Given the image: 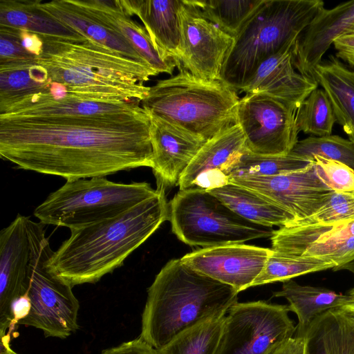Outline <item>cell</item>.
<instances>
[{"mask_svg":"<svg viewBox=\"0 0 354 354\" xmlns=\"http://www.w3.org/2000/svg\"><path fill=\"white\" fill-rule=\"evenodd\" d=\"M150 115L0 117V156L18 168L66 180L152 167Z\"/></svg>","mask_w":354,"mask_h":354,"instance_id":"6da1fadb","label":"cell"},{"mask_svg":"<svg viewBox=\"0 0 354 354\" xmlns=\"http://www.w3.org/2000/svg\"><path fill=\"white\" fill-rule=\"evenodd\" d=\"M114 218L71 230L53 252L49 264L71 286L95 283L121 266L166 220L169 204L164 187Z\"/></svg>","mask_w":354,"mask_h":354,"instance_id":"7a4b0ae2","label":"cell"},{"mask_svg":"<svg viewBox=\"0 0 354 354\" xmlns=\"http://www.w3.org/2000/svg\"><path fill=\"white\" fill-rule=\"evenodd\" d=\"M44 47L37 63L52 82L81 98L139 101L149 86L144 82L158 73L148 66L84 36L40 35Z\"/></svg>","mask_w":354,"mask_h":354,"instance_id":"3957f363","label":"cell"},{"mask_svg":"<svg viewBox=\"0 0 354 354\" xmlns=\"http://www.w3.org/2000/svg\"><path fill=\"white\" fill-rule=\"evenodd\" d=\"M232 286L183 263L168 261L147 290L140 337L157 350L184 330L210 317L227 314L238 302Z\"/></svg>","mask_w":354,"mask_h":354,"instance_id":"277c9868","label":"cell"},{"mask_svg":"<svg viewBox=\"0 0 354 354\" xmlns=\"http://www.w3.org/2000/svg\"><path fill=\"white\" fill-rule=\"evenodd\" d=\"M323 8L322 0H264L234 38L220 80L240 91L260 64L297 39Z\"/></svg>","mask_w":354,"mask_h":354,"instance_id":"5b68a950","label":"cell"},{"mask_svg":"<svg viewBox=\"0 0 354 354\" xmlns=\"http://www.w3.org/2000/svg\"><path fill=\"white\" fill-rule=\"evenodd\" d=\"M150 86L142 106L151 115L208 141L236 124L239 97L221 80L199 79L183 68Z\"/></svg>","mask_w":354,"mask_h":354,"instance_id":"8992f818","label":"cell"},{"mask_svg":"<svg viewBox=\"0 0 354 354\" xmlns=\"http://www.w3.org/2000/svg\"><path fill=\"white\" fill-rule=\"evenodd\" d=\"M157 192L147 182L115 183L106 177L68 180L33 214L44 225L71 230L118 216Z\"/></svg>","mask_w":354,"mask_h":354,"instance_id":"52a82bcc","label":"cell"},{"mask_svg":"<svg viewBox=\"0 0 354 354\" xmlns=\"http://www.w3.org/2000/svg\"><path fill=\"white\" fill-rule=\"evenodd\" d=\"M174 234L192 246L209 248L271 237L274 230L252 223L203 189L179 192L169 204Z\"/></svg>","mask_w":354,"mask_h":354,"instance_id":"ba28073f","label":"cell"},{"mask_svg":"<svg viewBox=\"0 0 354 354\" xmlns=\"http://www.w3.org/2000/svg\"><path fill=\"white\" fill-rule=\"evenodd\" d=\"M31 242L28 315L18 324L41 329L46 337L65 339L78 328L80 304L69 283L58 276L49 262L53 254L45 236L44 224L29 218Z\"/></svg>","mask_w":354,"mask_h":354,"instance_id":"9c48e42d","label":"cell"},{"mask_svg":"<svg viewBox=\"0 0 354 354\" xmlns=\"http://www.w3.org/2000/svg\"><path fill=\"white\" fill-rule=\"evenodd\" d=\"M290 311L288 305L267 301L236 302L225 315L216 354H266L295 335Z\"/></svg>","mask_w":354,"mask_h":354,"instance_id":"30bf717a","label":"cell"},{"mask_svg":"<svg viewBox=\"0 0 354 354\" xmlns=\"http://www.w3.org/2000/svg\"><path fill=\"white\" fill-rule=\"evenodd\" d=\"M296 111L263 94H245L239 99L236 122L248 151L263 156L288 154L298 142Z\"/></svg>","mask_w":354,"mask_h":354,"instance_id":"8fae6325","label":"cell"},{"mask_svg":"<svg viewBox=\"0 0 354 354\" xmlns=\"http://www.w3.org/2000/svg\"><path fill=\"white\" fill-rule=\"evenodd\" d=\"M180 18L181 68L199 79L220 80L234 38L205 19L191 0H183Z\"/></svg>","mask_w":354,"mask_h":354,"instance_id":"7c38bea8","label":"cell"},{"mask_svg":"<svg viewBox=\"0 0 354 354\" xmlns=\"http://www.w3.org/2000/svg\"><path fill=\"white\" fill-rule=\"evenodd\" d=\"M230 183L252 189L283 208L295 217L294 222L314 214L334 192L318 176L313 162L298 171L239 177Z\"/></svg>","mask_w":354,"mask_h":354,"instance_id":"4fadbf2b","label":"cell"},{"mask_svg":"<svg viewBox=\"0 0 354 354\" xmlns=\"http://www.w3.org/2000/svg\"><path fill=\"white\" fill-rule=\"evenodd\" d=\"M29 218L19 214L0 232V337L12 322L13 303L27 295L30 286Z\"/></svg>","mask_w":354,"mask_h":354,"instance_id":"5bb4252c","label":"cell"},{"mask_svg":"<svg viewBox=\"0 0 354 354\" xmlns=\"http://www.w3.org/2000/svg\"><path fill=\"white\" fill-rule=\"evenodd\" d=\"M272 250L243 243L203 248L181 261L194 270L234 288L239 293L252 287Z\"/></svg>","mask_w":354,"mask_h":354,"instance_id":"9a60e30c","label":"cell"},{"mask_svg":"<svg viewBox=\"0 0 354 354\" xmlns=\"http://www.w3.org/2000/svg\"><path fill=\"white\" fill-rule=\"evenodd\" d=\"M297 39L260 64L240 91L248 94H263L282 102L297 112L302 102L318 83L300 73L294 65V46Z\"/></svg>","mask_w":354,"mask_h":354,"instance_id":"2e32d148","label":"cell"},{"mask_svg":"<svg viewBox=\"0 0 354 354\" xmlns=\"http://www.w3.org/2000/svg\"><path fill=\"white\" fill-rule=\"evenodd\" d=\"M245 149L238 124L207 141L180 178L179 190H209L230 183L232 167Z\"/></svg>","mask_w":354,"mask_h":354,"instance_id":"e0dca14e","label":"cell"},{"mask_svg":"<svg viewBox=\"0 0 354 354\" xmlns=\"http://www.w3.org/2000/svg\"><path fill=\"white\" fill-rule=\"evenodd\" d=\"M139 101H103L79 97L67 92L53 96L48 89L0 102V117L93 115L130 112L141 107Z\"/></svg>","mask_w":354,"mask_h":354,"instance_id":"ac0fdd59","label":"cell"},{"mask_svg":"<svg viewBox=\"0 0 354 354\" xmlns=\"http://www.w3.org/2000/svg\"><path fill=\"white\" fill-rule=\"evenodd\" d=\"M149 115L153 149L151 168L161 186L178 185L180 178L207 141L158 116Z\"/></svg>","mask_w":354,"mask_h":354,"instance_id":"d6986e66","label":"cell"},{"mask_svg":"<svg viewBox=\"0 0 354 354\" xmlns=\"http://www.w3.org/2000/svg\"><path fill=\"white\" fill-rule=\"evenodd\" d=\"M354 25V0L333 8H323L297 38L294 65L301 74L312 77L313 71L333 41Z\"/></svg>","mask_w":354,"mask_h":354,"instance_id":"ffe728a7","label":"cell"},{"mask_svg":"<svg viewBox=\"0 0 354 354\" xmlns=\"http://www.w3.org/2000/svg\"><path fill=\"white\" fill-rule=\"evenodd\" d=\"M126 13L137 16L153 46L165 58L174 59L181 68V25L183 0H121Z\"/></svg>","mask_w":354,"mask_h":354,"instance_id":"44dd1931","label":"cell"},{"mask_svg":"<svg viewBox=\"0 0 354 354\" xmlns=\"http://www.w3.org/2000/svg\"><path fill=\"white\" fill-rule=\"evenodd\" d=\"M75 2L122 36L158 74L171 75L177 67L174 59L165 58L156 50L145 28L126 13L121 1L75 0Z\"/></svg>","mask_w":354,"mask_h":354,"instance_id":"7402d4cb","label":"cell"},{"mask_svg":"<svg viewBox=\"0 0 354 354\" xmlns=\"http://www.w3.org/2000/svg\"><path fill=\"white\" fill-rule=\"evenodd\" d=\"M38 6L43 12L80 35L150 67L122 36L103 24L74 0L39 1Z\"/></svg>","mask_w":354,"mask_h":354,"instance_id":"603a6c76","label":"cell"},{"mask_svg":"<svg viewBox=\"0 0 354 354\" xmlns=\"http://www.w3.org/2000/svg\"><path fill=\"white\" fill-rule=\"evenodd\" d=\"M313 78L326 92L337 122L354 143V71L330 55L317 65Z\"/></svg>","mask_w":354,"mask_h":354,"instance_id":"cb8c5ba5","label":"cell"},{"mask_svg":"<svg viewBox=\"0 0 354 354\" xmlns=\"http://www.w3.org/2000/svg\"><path fill=\"white\" fill-rule=\"evenodd\" d=\"M273 297L285 298L290 311L296 314L297 336H304L311 322L322 313L341 308L352 299L348 293L343 295L326 288L300 285L292 279L283 281L281 289L273 292Z\"/></svg>","mask_w":354,"mask_h":354,"instance_id":"d4e9b609","label":"cell"},{"mask_svg":"<svg viewBox=\"0 0 354 354\" xmlns=\"http://www.w3.org/2000/svg\"><path fill=\"white\" fill-rule=\"evenodd\" d=\"M207 191L236 214L255 224L281 227L295 221L290 212L247 187L230 183Z\"/></svg>","mask_w":354,"mask_h":354,"instance_id":"484cf974","label":"cell"},{"mask_svg":"<svg viewBox=\"0 0 354 354\" xmlns=\"http://www.w3.org/2000/svg\"><path fill=\"white\" fill-rule=\"evenodd\" d=\"M354 236V219L330 224L291 225L274 230L272 250L300 256L307 248L333 244Z\"/></svg>","mask_w":354,"mask_h":354,"instance_id":"4316f807","label":"cell"},{"mask_svg":"<svg viewBox=\"0 0 354 354\" xmlns=\"http://www.w3.org/2000/svg\"><path fill=\"white\" fill-rule=\"evenodd\" d=\"M304 336L306 354H354V319L340 308L316 317Z\"/></svg>","mask_w":354,"mask_h":354,"instance_id":"83f0119b","label":"cell"},{"mask_svg":"<svg viewBox=\"0 0 354 354\" xmlns=\"http://www.w3.org/2000/svg\"><path fill=\"white\" fill-rule=\"evenodd\" d=\"M38 3L39 0H1L0 26L26 30L43 36H82L43 12Z\"/></svg>","mask_w":354,"mask_h":354,"instance_id":"f1b7e54d","label":"cell"},{"mask_svg":"<svg viewBox=\"0 0 354 354\" xmlns=\"http://www.w3.org/2000/svg\"><path fill=\"white\" fill-rule=\"evenodd\" d=\"M226 314L201 322L178 334L160 354H216Z\"/></svg>","mask_w":354,"mask_h":354,"instance_id":"f546056e","label":"cell"},{"mask_svg":"<svg viewBox=\"0 0 354 354\" xmlns=\"http://www.w3.org/2000/svg\"><path fill=\"white\" fill-rule=\"evenodd\" d=\"M50 84L46 70L37 62L0 66V102L44 91Z\"/></svg>","mask_w":354,"mask_h":354,"instance_id":"4dcf8cb0","label":"cell"},{"mask_svg":"<svg viewBox=\"0 0 354 354\" xmlns=\"http://www.w3.org/2000/svg\"><path fill=\"white\" fill-rule=\"evenodd\" d=\"M203 16L234 38L264 0H191Z\"/></svg>","mask_w":354,"mask_h":354,"instance_id":"1f68e13d","label":"cell"},{"mask_svg":"<svg viewBox=\"0 0 354 354\" xmlns=\"http://www.w3.org/2000/svg\"><path fill=\"white\" fill-rule=\"evenodd\" d=\"M313 162L312 160L290 153L263 156L251 153L245 149L232 167L230 180L239 177L274 176L298 171L308 168Z\"/></svg>","mask_w":354,"mask_h":354,"instance_id":"d6a6232c","label":"cell"},{"mask_svg":"<svg viewBox=\"0 0 354 354\" xmlns=\"http://www.w3.org/2000/svg\"><path fill=\"white\" fill-rule=\"evenodd\" d=\"M335 267V263L330 261L286 254L272 250L262 272L252 287L277 281L283 282L298 276Z\"/></svg>","mask_w":354,"mask_h":354,"instance_id":"836d02e7","label":"cell"},{"mask_svg":"<svg viewBox=\"0 0 354 354\" xmlns=\"http://www.w3.org/2000/svg\"><path fill=\"white\" fill-rule=\"evenodd\" d=\"M295 119L299 132L317 137L331 135L337 122L328 97L324 89L318 88L302 102L296 112Z\"/></svg>","mask_w":354,"mask_h":354,"instance_id":"e575fe53","label":"cell"},{"mask_svg":"<svg viewBox=\"0 0 354 354\" xmlns=\"http://www.w3.org/2000/svg\"><path fill=\"white\" fill-rule=\"evenodd\" d=\"M289 153L309 160L317 156L354 169V143L337 135L310 136L298 140Z\"/></svg>","mask_w":354,"mask_h":354,"instance_id":"d590c367","label":"cell"},{"mask_svg":"<svg viewBox=\"0 0 354 354\" xmlns=\"http://www.w3.org/2000/svg\"><path fill=\"white\" fill-rule=\"evenodd\" d=\"M353 219H354V192H334L327 202L314 214L295 221L291 225L330 224Z\"/></svg>","mask_w":354,"mask_h":354,"instance_id":"8d00e7d4","label":"cell"},{"mask_svg":"<svg viewBox=\"0 0 354 354\" xmlns=\"http://www.w3.org/2000/svg\"><path fill=\"white\" fill-rule=\"evenodd\" d=\"M313 161L320 179L336 192H354V169L338 161L314 156Z\"/></svg>","mask_w":354,"mask_h":354,"instance_id":"74e56055","label":"cell"},{"mask_svg":"<svg viewBox=\"0 0 354 354\" xmlns=\"http://www.w3.org/2000/svg\"><path fill=\"white\" fill-rule=\"evenodd\" d=\"M37 62V57L22 46L19 30L0 26V66Z\"/></svg>","mask_w":354,"mask_h":354,"instance_id":"f35d334b","label":"cell"},{"mask_svg":"<svg viewBox=\"0 0 354 354\" xmlns=\"http://www.w3.org/2000/svg\"><path fill=\"white\" fill-rule=\"evenodd\" d=\"M300 256L332 261L335 268L341 266L354 259V236L333 244L311 246Z\"/></svg>","mask_w":354,"mask_h":354,"instance_id":"ab89813d","label":"cell"},{"mask_svg":"<svg viewBox=\"0 0 354 354\" xmlns=\"http://www.w3.org/2000/svg\"><path fill=\"white\" fill-rule=\"evenodd\" d=\"M101 354H160V353L158 350L139 337L116 347L104 350Z\"/></svg>","mask_w":354,"mask_h":354,"instance_id":"60d3db41","label":"cell"},{"mask_svg":"<svg viewBox=\"0 0 354 354\" xmlns=\"http://www.w3.org/2000/svg\"><path fill=\"white\" fill-rule=\"evenodd\" d=\"M266 354H306V337L294 335L273 346Z\"/></svg>","mask_w":354,"mask_h":354,"instance_id":"b9f144b4","label":"cell"},{"mask_svg":"<svg viewBox=\"0 0 354 354\" xmlns=\"http://www.w3.org/2000/svg\"><path fill=\"white\" fill-rule=\"evenodd\" d=\"M333 44L337 51L336 57L354 68V34H343Z\"/></svg>","mask_w":354,"mask_h":354,"instance_id":"7bdbcfd3","label":"cell"},{"mask_svg":"<svg viewBox=\"0 0 354 354\" xmlns=\"http://www.w3.org/2000/svg\"><path fill=\"white\" fill-rule=\"evenodd\" d=\"M22 46L37 58L41 54L44 41L39 35L26 30H19Z\"/></svg>","mask_w":354,"mask_h":354,"instance_id":"ee69618b","label":"cell"},{"mask_svg":"<svg viewBox=\"0 0 354 354\" xmlns=\"http://www.w3.org/2000/svg\"><path fill=\"white\" fill-rule=\"evenodd\" d=\"M31 304L28 295H26L17 299L12 304V322L8 331L11 332V329L15 327V324L24 319L29 313Z\"/></svg>","mask_w":354,"mask_h":354,"instance_id":"f6af8a7d","label":"cell"},{"mask_svg":"<svg viewBox=\"0 0 354 354\" xmlns=\"http://www.w3.org/2000/svg\"><path fill=\"white\" fill-rule=\"evenodd\" d=\"M10 331L6 335L1 336L0 354H18L10 346Z\"/></svg>","mask_w":354,"mask_h":354,"instance_id":"bcb514c9","label":"cell"},{"mask_svg":"<svg viewBox=\"0 0 354 354\" xmlns=\"http://www.w3.org/2000/svg\"><path fill=\"white\" fill-rule=\"evenodd\" d=\"M349 294V293H348ZM352 296L351 301L342 306V308L345 311L351 318L354 319V294H349Z\"/></svg>","mask_w":354,"mask_h":354,"instance_id":"7dc6e473","label":"cell"},{"mask_svg":"<svg viewBox=\"0 0 354 354\" xmlns=\"http://www.w3.org/2000/svg\"><path fill=\"white\" fill-rule=\"evenodd\" d=\"M333 270L334 271H337L340 270H347L354 274V259L344 265H342L337 268H334ZM348 293L354 294V288L350 290Z\"/></svg>","mask_w":354,"mask_h":354,"instance_id":"c3c4849f","label":"cell"}]
</instances>
